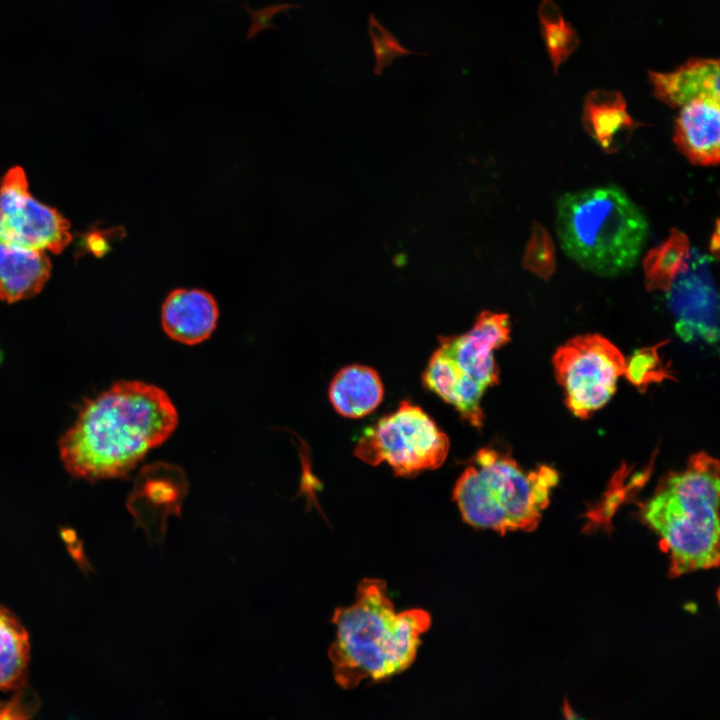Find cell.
<instances>
[{
	"label": "cell",
	"instance_id": "6da1fadb",
	"mask_svg": "<svg viewBox=\"0 0 720 720\" xmlns=\"http://www.w3.org/2000/svg\"><path fill=\"white\" fill-rule=\"evenodd\" d=\"M177 424L176 407L164 390L119 381L82 408L59 441L60 457L79 478L121 477L167 440Z\"/></svg>",
	"mask_w": 720,
	"mask_h": 720
},
{
	"label": "cell",
	"instance_id": "7a4b0ae2",
	"mask_svg": "<svg viewBox=\"0 0 720 720\" xmlns=\"http://www.w3.org/2000/svg\"><path fill=\"white\" fill-rule=\"evenodd\" d=\"M335 640L328 655L336 682L344 689L363 680L380 681L407 669L415 660L430 614L418 608L396 612L386 583L364 578L354 602L335 609Z\"/></svg>",
	"mask_w": 720,
	"mask_h": 720
},
{
	"label": "cell",
	"instance_id": "3957f363",
	"mask_svg": "<svg viewBox=\"0 0 720 720\" xmlns=\"http://www.w3.org/2000/svg\"><path fill=\"white\" fill-rule=\"evenodd\" d=\"M719 472L717 459L696 453L641 505L643 521L669 556L671 577L719 564Z\"/></svg>",
	"mask_w": 720,
	"mask_h": 720
},
{
	"label": "cell",
	"instance_id": "277c9868",
	"mask_svg": "<svg viewBox=\"0 0 720 720\" xmlns=\"http://www.w3.org/2000/svg\"><path fill=\"white\" fill-rule=\"evenodd\" d=\"M556 230L569 258L596 275L614 277L635 266L648 222L622 189L604 186L563 195Z\"/></svg>",
	"mask_w": 720,
	"mask_h": 720
},
{
	"label": "cell",
	"instance_id": "5b68a950",
	"mask_svg": "<svg viewBox=\"0 0 720 720\" xmlns=\"http://www.w3.org/2000/svg\"><path fill=\"white\" fill-rule=\"evenodd\" d=\"M558 478L548 465L525 471L509 453L485 447L457 479L452 498L472 527L500 534L532 531Z\"/></svg>",
	"mask_w": 720,
	"mask_h": 720
},
{
	"label": "cell",
	"instance_id": "8992f818",
	"mask_svg": "<svg viewBox=\"0 0 720 720\" xmlns=\"http://www.w3.org/2000/svg\"><path fill=\"white\" fill-rule=\"evenodd\" d=\"M509 340L508 315L482 311L469 331L439 337V347L423 374L424 385L480 428L484 420L481 399L499 380L493 351Z\"/></svg>",
	"mask_w": 720,
	"mask_h": 720
},
{
	"label": "cell",
	"instance_id": "52a82bcc",
	"mask_svg": "<svg viewBox=\"0 0 720 720\" xmlns=\"http://www.w3.org/2000/svg\"><path fill=\"white\" fill-rule=\"evenodd\" d=\"M448 451L447 435L419 406L404 400L363 431L354 455L373 466L384 462L396 476L408 477L440 467Z\"/></svg>",
	"mask_w": 720,
	"mask_h": 720
},
{
	"label": "cell",
	"instance_id": "ba28073f",
	"mask_svg": "<svg viewBox=\"0 0 720 720\" xmlns=\"http://www.w3.org/2000/svg\"><path fill=\"white\" fill-rule=\"evenodd\" d=\"M552 363L568 409L576 417L586 419L614 395L626 360L608 339L586 334L561 345Z\"/></svg>",
	"mask_w": 720,
	"mask_h": 720
},
{
	"label": "cell",
	"instance_id": "9c48e42d",
	"mask_svg": "<svg viewBox=\"0 0 720 720\" xmlns=\"http://www.w3.org/2000/svg\"><path fill=\"white\" fill-rule=\"evenodd\" d=\"M71 239L69 222L31 195L23 169H9L0 183V243L60 253Z\"/></svg>",
	"mask_w": 720,
	"mask_h": 720
},
{
	"label": "cell",
	"instance_id": "30bf717a",
	"mask_svg": "<svg viewBox=\"0 0 720 720\" xmlns=\"http://www.w3.org/2000/svg\"><path fill=\"white\" fill-rule=\"evenodd\" d=\"M711 260L692 250L687 269L676 277L667 291L668 305L676 318V332L687 342L718 343V293L711 273Z\"/></svg>",
	"mask_w": 720,
	"mask_h": 720
},
{
	"label": "cell",
	"instance_id": "8fae6325",
	"mask_svg": "<svg viewBox=\"0 0 720 720\" xmlns=\"http://www.w3.org/2000/svg\"><path fill=\"white\" fill-rule=\"evenodd\" d=\"M218 317L215 298L202 289H174L161 308L164 332L185 345H196L208 339L217 326Z\"/></svg>",
	"mask_w": 720,
	"mask_h": 720
},
{
	"label": "cell",
	"instance_id": "7c38bea8",
	"mask_svg": "<svg viewBox=\"0 0 720 720\" xmlns=\"http://www.w3.org/2000/svg\"><path fill=\"white\" fill-rule=\"evenodd\" d=\"M673 141L694 165H717L720 158L719 101L699 99L683 106L675 120Z\"/></svg>",
	"mask_w": 720,
	"mask_h": 720
},
{
	"label": "cell",
	"instance_id": "4fadbf2b",
	"mask_svg": "<svg viewBox=\"0 0 720 720\" xmlns=\"http://www.w3.org/2000/svg\"><path fill=\"white\" fill-rule=\"evenodd\" d=\"M719 61L692 58L670 72H649L654 96L670 107H683L695 100L719 101Z\"/></svg>",
	"mask_w": 720,
	"mask_h": 720
},
{
	"label": "cell",
	"instance_id": "5bb4252c",
	"mask_svg": "<svg viewBox=\"0 0 720 720\" xmlns=\"http://www.w3.org/2000/svg\"><path fill=\"white\" fill-rule=\"evenodd\" d=\"M582 122L586 132L606 153L620 150L640 125L628 113L622 94L607 90L587 94Z\"/></svg>",
	"mask_w": 720,
	"mask_h": 720
},
{
	"label": "cell",
	"instance_id": "9a60e30c",
	"mask_svg": "<svg viewBox=\"0 0 720 720\" xmlns=\"http://www.w3.org/2000/svg\"><path fill=\"white\" fill-rule=\"evenodd\" d=\"M328 395L338 414L348 418H361L379 406L383 400L384 388L374 369L353 364L337 372L330 383Z\"/></svg>",
	"mask_w": 720,
	"mask_h": 720
},
{
	"label": "cell",
	"instance_id": "2e32d148",
	"mask_svg": "<svg viewBox=\"0 0 720 720\" xmlns=\"http://www.w3.org/2000/svg\"><path fill=\"white\" fill-rule=\"evenodd\" d=\"M50 270L45 253L0 243V299L13 303L34 296L45 285Z\"/></svg>",
	"mask_w": 720,
	"mask_h": 720
},
{
	"label": "cell",
	"instance_id": "e0dca14e",
	"mask_svg": "<svg viewBox=\"0 0 720 720\" xmlns=\"http://www.w3.org/2000/svg\"><path fill=\"white\" fill-rule=\"evenodd\" d=\"M689 240L685 233L671 229L668 238L650 249L643 259L648 291H668L676 277L688 267Z\"/></svg>",
	"mask_w": 720,
	"mask_h": 720
},
{
	"label": "cell",
	"instance_id": "ac0fdd59",
	"mask_svg": "<svg viewBox=\"0 0 720 720\" xmlns=\"http://www.w3.org/2000/svg\"><path fill=\"white\" fill-rule=\"evenodd\" d=\"M30 655L28 633L21 622L0 605V688L22 684Z\"/></svg>",
	"mask_w": 720,
	"mask_h": 720
},
{
	"label": "cell",
	"instance_id": "d6986e66",
	"mask_svg": "<svg viewBox=\"0 0 720 720\" xmlns=\"http://www.w3.org/2000/svg\"><path fill=\"white\" fill-rule=\"evenodd\" d=\"M667 342L641 348L626 360L624 375L640 392H645L651 384L674 379L670 363L665 364L659 353Z\"/></svg>",
	"mask_w": 720,
	"mask_h": 720
},
{
	"label": "cell",
	"instance_id": "ffe728a7",
	"mask_svg": "<svg viewBox=\"0 0 720 720\" xmlns=\"http://www.w3.org/2000/svg\"><path fill=\"white\" fill-rule=\"evenodd\" d=\"M540 8L544 38L556 72L561 63L575 49L577 37L551 1H543Z\"/></svg>",
	"mask_w": 720,
	"mask_h": 720
},
{
	"label": "cell",
	"instance_id": "44dd1931",
	"mask_svg": "<svg viewBox=\"0 0 720 720\" xmlns=\"http://www.w3.org/2000/svg\"><path fill=\"white\" fill-rule=\"evenodd\" d=\"M524 268L547 280L555 271V247L547 230L535 222L522 259Z\"/></svg>",
	"mask_w": 720,
	"mask_h": 720
},
{
	"label": "cell",
	"instance_id": "7402d4cb",
	"mask_svg": "<svg viewBox=\"0 0 720 720\" xmlns=\"http://www.w3.org/2000/svg\"><path fill=\"white\" fill-rule=\"evenodd\" d=\"M710 251L712 252V255L714 257H718L719 255V223L718 219L715 223V229L712 233V238L710 240Z\"/></svg>",
	"mask_w": 720,
	"mask_h": 720
}]
</instances>
